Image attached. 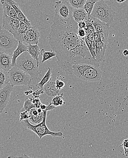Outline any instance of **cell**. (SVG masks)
I'll return each instance as SVG.
<instances>
[{
  "label": "cell",
  "mask_w": 128,
  "mask_h": 158,
  "mask_svg": "<svg viewBox=\"0 0 128 158\" xmlns=\"http://www.w3.org/2000/svg\"><path fill=\"white\" fill-rule=\"evenodd\" d=\"M78 25L79 28L85 29L86 25V22L85 21H80L78 22Z\"/></svg>",
  "instance_id": "d590c367"
},
{
  "label": "cell",
  "mask_w": 128,
  "mask_h": 158,
  "mask_svg": "<svg viewBox=\"0 0 128 158\" xmlns=\"http://www.w3.org/2000/svg\"><path fill=\"white\" fill-rule=\"evenodd\" d=\"M40 33L36 26L30 27L24 35L23 44L27 45H37L39 43Z\"/></svg>",
  "instance_id": "30bf717a"
},
{
  "label": "cell",
  "mask_w": 128,
  "mask_h": 158,
  "mask_svg": "<svg viewBox=\"0 0 128 158\" xmlns=\"http://www.w3.org/2000/svg\"><path fill=\"white\" fill-rule=\"evenodd\" d=\"M9 157H29L26 155H24V156H10Z\"/></svg>",
  "instance_id": "f35d334b"
},
{
  "label": "cell",
  "mask_w": 128,
  "mask_h": 158,
  "mask_svg": "<svg viewBox=\"0 0 128 158\" xmlns=\"http://www.w3.org/2000/svg\"><path fill=\"white\" fill-rule=\"evenodd\" d=\"M121 146H123L125 150V154L126 156H128V139L125 140L123 141Z\"/></svg>",
  "instance_id": "e575fe53"
},
{
  "label": "cell",
  "mask_w": 128,
  "mask_h": 158,
  "mask_svg": "<svg viewBox=\"0 0 128 158\" xmlns=\"http://www.w3.org/2000/svg\"><path fill=\"white\" fill-rule=\"evenodd\" d=\"M91 17L96 18L110 26L113 23L115 12L104 0H98L94 4Z\"/></svg>",
  "instance_id": "5b68a950"
},
{
  "label": "cell",
  "mask_w": 128,
  "mask_h": 158,
  "mask_svg": "<svg viewBox=\"0 0 128 158\" xmlns=\"http://www.w3.org/2000/svg\"><path fill=\"white\" fill-rule=\"evenodd\" d=\"M1 3L2 6L4 15L9 16L13 19H19L15 10L5 0H1Z\"/></svg>",
  "instance_id": "ffe728a7"
},
{
  "label": "cell",
  "mask_w": 128,
  "mask_h": 158,
  "mask_svg": "<svg viewBox=\"0 0 128 158\" xmlns=\"http://www.w3.org/2000/svg\"><path fill=\"white\" fill-rule=\"evenodd\" d=\"M90 22L95 28L96 32L109 35L110 27L109 24L101 22L96 18L92 17H91Z\"/></svg>",
  "instance_id": "4fadbf2b"
},
{
  "label": "cell",
  "mask_w": 128,
  "mask_h": 158,
  "mask_svg": "<svg viewBox=\"0 0 128 158\" xmlns=\"http://www.w3.org/2000/svg\"><path fill=\"white\" fill-rule=\"evenodd\" d=\"M52 76V70L51 68L48 67L47 69V72L46 74H45L44 76L42 78V80L40 81L39 83L36 84V87L39 88L40 90H43V87L45 84H47V82H49Z\"/></svg>",
  "instance_id": "7402d4cb"
},
{
  "label": "cell",
  "mask_w": 128,
  "mask_h": 158,
  "mask_svg": "<svg viewBox=\"0 0 128 158\" xmlns=\"http://www.w3.org/2000/svg\"><path fill=\"white\" fill-rule=\"evenodd\" d=\"M78 23L73 18L66 21L53 19L51 26L49 44L56 53L57 64L67 74H72L75 64L100 65V62L93 58L84 39L78 36Z\"/></svg>",
  "instance_id": "6da1fadb"
},
{
  "label": "cell",
  "mask_w": 128,
  "mask_h": 158,
  "mask_svg": "<svg viewBox=\"0 0 128 158\" xmlns=\"http://www.w3.org/2000/svg\"><path fill=\"white\" fill-rule=\"evenodd\" d=\"M12 68V55L0 52V69L8 72Z\"/></svg>",
  "instance_id": "5bb4252c"
},
{
  "label": "cell",
  "mask_w": 128,
  "mask_h": 158,
  "mask_svg": "<svg viewBox=\"0 0 128 158\" xmlns=\"http://www.w3.org/2000/svg\"><path fill=\"white\" fill-rule=\"evenodd\" d=\"M27 52L29 53L31 57L36 60L39 65V55L40 54L39 47L37 45H27Z\"/></svg>",
  "instance_id": "44dd1931"
},
{
  "label": "cell",
  "mask_w": 128,
  "mask_h": 158,
  "mask_svg": "<svg viewBox=\"0 0 128 158\" xmlns=\"http://www.w3.org/2000/svg\"><path fill=\"white\" fill-rule=\"evenodd\" d=\"M20 22L21 21L19 19H13L9 16L4 15L3 17L2 27L12 34L19 28Z\"/></svg>",
  "instance_id": "7c38bea8"
},
{
  "label": "cell",
  "mask_w": 128,
  "mask_h": 158,
  "mask_svg": "<svg viewBox=\"0 0 128 158\" xmlns=\"http://www.w3.org/2000/svg\"><path fill=\"white\" fill-rule=\"evenodd\" d=\"M43 114H39V115L37 116H31L28 120L34 123H36L38 124L43 121Z\"/></svg>",
  "instance_id": "f1b7e54d"
},
{
  "label": "cell",
  "mask_w": 128,
  "mask_h": 158,
  "mask_svg": "<svg viewBox=\"0 0 128 158\" xmlns=\"http://www.w3.org/2000/svg\"><path fill=\"white\" fill-rule=\"evenodd\" d=\"M93 39L95 43V59L100 62L104 60L107 44L102 41L99 33L96 31L93 33Z\"/></svg>",
  "instance_id": "9c48e42d"
},
{
  "label": "cell",
  "mask_w": 128,
  "mask_h": 158,
  "mask_svg": "<svg viewBox=\"0 0 128 158\" xmlns=\"http://www.w3.org/2000/svg\"><path fill=\"white\" fill-rule=\"evenodd\" d=\"M64 97L63 96V94H62L61 95H58L54 97L52 101L51 102L55 107L61 106L65 103L64 100Z\"/></svg>",
  "instance_id": "4316f807"
},
{
  "label": "cell",
  "mask_w": 128,
  "mask_h": 158,
  "mask_svg": "<svg viewBox=\"0 0 128 158\" xmlns=\"http://www.w3.org/2000/svg\"><path fill=\"white\" fill-rule=\"evenodd\" d=\"M72 74L82 80L90 82L99 81L102 77V72L99 66L89 64L73 65Z\"/></svg>",
  "instance_id": "7a4b0ae2"
},
{
  "label": "cell",
  "mask_w": 128,
  "mask_h": 158,
  "mask_svg": "<svg viewBox=\"0 0 128 158\" xmlns=\"http://www.w3.org/2000/svg\"><path fill=\"white\" fill-rule=\"evenodd\" d=\"M40 54L43 56V59L42 60V63H43L45 61L50 60L52 57L56 56V53L52 50L51 51L47 52L45 51L44 49H42L40 51Z\"/></svg>",
  "instance_id": "d4e9b609"
},
{
  "label": "cell",
  "mask_w": 128,
  "mask_h": 158,
  "mask_svg": "<svg viewBox=\"0 0 128 158\" xmlns=\"http://www.w3.org/2000/svg\"><path fill=\"white\" fill-rule=\"evenodd\" d=\"M47 106L46 105L44 104H43V103H41V105H40V108L42 109L43 110H46L47 109Z\"/></svg>",
  "instance_id": "8d00e7d4"
},
{
  "label": "cell",
  "mask_w": 128,
  "mask_h": 158,
  "mask_svg": "<svg viewBox=\"0 0 128 158\" xmlns=\"http://www.w3.org/2000/svg\"><path fill=\"white\" fill-rule=\"evenodd\" d=\"M54 19L59 21H66L72 18L73 8L68 2L57 1L55 2Z\"/></svg>",
  "instance_id": "ba28073f"
},
{
  "label": "cell",
  "mask_w": 128,
  "mask_h": 158,
  "mask_svg": "<svg viewBox=\"0 0 128 158\" xmlns=\"http://www.w3.org/2000/svg\"><path fill=\"white\" fill-rule=\"evenodd\" d=\"M32 101V103L35 105L36 108L38 109V108H40V105L41 104V102L40 101V99L39 98H31Z\"/></svg>",
  "instance_id": "836d02e7"
},
{
  "label": "cell",
  "mask_w": 128,
  "mask_h": 158,
  "mask_svg": "<svg viewBox=\"0 0 128 158\" xmlns=\"http://www.w3.org/2000/svg\"><path fill=\"white\" fill-rule=\"evenodd\" d=\"M43 91L47 95L54 97L59 95L60 90L56 88L55 81H49L45 84L43 87Z\"/></svg>",
  "instance_id": "e0dca14e"
},
{
  "label": "cell",
  "mask_w": 128,
  "mask_h": 158,
  "mask_svg": "<svg viewBox=\"0 0 128 158\" xmlns=\"http://www.w3.org/2000/svg\"><path fill=\"white\" fill-rule=\"evenodd\" d=\"M5 1L13 7V9L15 10L18 18L20 21L25 23L29 27H31V25L30 21H29L26 17L25 16L24 14L21 10L19 5L13 0H5Z\"/></svg>",
  "instance_id": "9a60e30c"
},
{
  "label": "cell",
  "mask_w": 128,
  "mask_h": 158,
  "mask_svg": "<svg viewBox=\"0 0 128 158\" xmlns=\"http://www.w3.org/2000/svg\"><path fill=\"white\" fill-rule=\"evenodd\" d=\"M13 89V85L9 83L3 88L0 89V114L7 106Z\"/></svg>",
  "instance_id": "8fae6325"
},
{
  "label": "cell",
  "mask_w": 128,
  "mask_h": 158,
  "mask_svg": "<svg viewBox=\"0 0 128 158\" xmlns=\"http://www.w3.org/2000/svg\"><path fill=\"white\" fill-rule=\"evenodd\" d=\"M72 16L73 19L77 23L80 21L90 22L91 18H89L87 13L83 8L79 9L73 8Z\"/></svg>",
  "instance_id": "2e32d148"
},
{
  "label": "cell",
  "mask_w": 128,
  "mask_h": 158,
  "mask_svg": "<svg viewBox=\"0 0 128 158\" xmlns=\"http://www.w3.org/2000/svg\"><path fill=\"white\" fill-rule=\"evenodd\" d=\"M87 0H68V3L74 9L83 8Z\"/></svg>",
  "instance_id": "484cf974"
},
{
  "label": "cell",
  "mask_w": 128,
  "mask_h": 158,
  "mask_svg": "<svg viewBox=\"0 0 128 158\" xmlns=\"http://www.w3.org/2000/svg\"><path fill=\"white\" fill-rule=\"evenodd\" d=\"M98 0H87L84 5L83 8L87 13L89 17L91 18V14L94 7V4Z\"/></svg>",
  "instance_id": "cb8c5ba5"
},
{
  "label": "cell",
  "mask_w": 128,
  "mask_h": 158,
  "mask_svg": "<svg viewBox=\"0 0 128 158\" xmlns=\"http://www.w3.org/2000/svg\"><path fill=\"white\" fill-rule=\"evenodd\" d=\"M123 55L125 56H128V50L126 49L123 51Z\"/></svg>",
  "instance_id": "74e56055"
},
{
  "label": "cell",
  "mask_w": 128,
  "mask_h": 158,
  "mask_svg": "<svg viewBox=\"0 0 128 158\" xmlns=\"http://www.w3.org/2000/svg\"><path fill=\"white\" fill-rule=\"evenodd\" d=\"M9 84L8 72L0 69V89Z\"/></svg>",
  "instance_id": "603a6c76"
},
{
  "label": "cell",
  "mask_w": 128,
  "mask_h": 158,
  "mask_svg": "<svg viewBox=\"0 0 128 158\" xmlns=\"http://www.w3.org/2000/svg\"><path fill=\"white\" fill-rule=\"evenodd\" d=\"M117 1V2L118 3H121L124 2H126V0H116Z\"/></svg>",
  "instance_id": "ab89813d"
},
{
  "label": "cell",
  "mask_w": 128,
  "mask_h": 158,
  "mask_svg": "<svg viewBox=\"0 0 128 158\" xmlns=\"http://www.w3.org/2000/svg\"><path fill=\"white\" fill-rule=\"evenodd\" d=\"M27 51V47L22 42L19 41L18 47L13 52L12 55V66L16 67L17 58L23 52Z\"/></svg>",
  "instance_id": "ac0fdd59"
},
{
  "label": "cell",
  "mask_w": 128,
  "mask_h": 158,
  "mask_svg": "<svg viewBox=\"0 0 128 158\" xmlns=\"http://www.w3.org/2000/svg\"><path fill=\"white\" fill-rule=\"evenodd\" d=\"M78 35L80 38L84 39L85 37L87 35L85 29L79 28L78 30Z\"/></svg>",
  "instance_id": "d6a6232c"
},
{
  "label": "cell",
  "mask_w": 128,
  "mask_h": 158,
  "mask_svg": "<svg viewBox=\"0 0 128 158\" xmlns=\"http://www.w3.org/2000/svg\"><path fill=\"white\" fill-rule=\"evenodd\" d=\"M18 44L19 41L12 33L0 26V52L12 55Z\"/></svg>",
  "instance_id": "8992f818"
},
{
  "label": "cell",
  "mask_w": 128,
  "mask_h": 158,
  "mask_svg": "<svg viewBox=\"0 0 128 158\" xmlns=\"http://www.w3.org/2000/svg\"></svg>",
  "instance_id": "b9f144b4"
},
{
  "label": "cell",
  "mask_w": 128,
  "mask_h": 158,
  "mask_svg": "<svg viewBox=\"0 0 128 158\" xmlns=\"http://www.w3.org/2000/svg\"><path fill=\"white\" fill-rule=\"evenodd\" d=\"M16 67L30 75L32 80L39 79L41 71L39 65L27 52H23L17 58Z\"/></svg>",
  "instance_id": "3957f363"
},
{
  "label": "cell",
  "mask_w": 128,
  "mask_h": 158,
  "mask_svg": "<svg viewBox=\"0 0 128 158\" xmlns=\"http://www.w3.org/2000/svg\"><path fill=\"white\" fill-rule=\"evenodd\" d=\"M47 111H48L47 108L46 110H43V121L36 125L31 124L30 123L28 119L23 120L21 121V123L25 129H28L35 133L39 136L40 139H41L44 136L47 135H51L53 137L63 136V134L62 132H53L47 128L46 123Z\"/></svg>",
  "instance_id": "277c9868"
},
{
  "label": "cell",
  "mask_w": 128,
  "mask_h": 158,
  "mask_svg": "<svg viewBox=\"0 0 128 158\" xmlns=\"http://www.w3.org/2000/svg\"><path fill=\"white\" fill-rule=\"evenodd\" d=\"M29 28V27L27 26L25 23L21 21L19 28L15 32L12 33V35L18 41L23 43L24 35Z\"/></svg>",
  "instance_id": "d6986e66"
},
{
  "label": "cell",
  "mask_w": 128,
  "mask_h": 158,
  "mask_svg": "<svg viewBox=\"0 0 128 158\" xmlns=\"http://www.w3.org/2000/svg\"><path fill=\"white\" fill-rule=\"evenodd\" d=\"M30 117L28 111H23L20 114V121H22L25 119H29Z\"/></svg>",
  "instance_id": "4dcf8cb0"
},
{
  "label": "cell",
  "mask_w": 128,
  "mask_h": 158,
  "mask_svg": "<svg viewBox=\"0 0 128 158\" xmlns=\"http://www.w3.org/2000/svg\"><path fill=\"white\" fill-rule=\"evenodd\" d=\"M105 1V0H104ZM106 1H109V0H106Z\"/></svg>",
  "instance_id": "60d3db41"
},
{
  "label": "cell",
  "mask_w": 128,
  "mask_h": 158,
  "mask_svg": "<svg viewBox=\"0 0 128 158\" xmlns=\"http://www.w3.org/2000/svg\"><path fill=\"white\" fill-rule=\"evenodd\" d=\"M85 30L87 35L93 33L96 31L92 24L91 23V22H86V25L85 27Z\"/></svg>",
  "instance_id": "f546056e"
},
{
  "label": "cell",
  "mask_w": 128,
  "mask_h": 158,
  "mask_svg": "<svg viewBox=\"0 0 128 158\" xmlns=\"http://www.w3.org/2000/svg\"><path fill=\"white\" fill-rule=\"evenodd\" d=\"M55 82V85L56 88L59 90L64 89L65 86V83L64 81L61 80H56Z\"/></svg>",
  "instance_id": "1f68e13d"
},
{
  "label": "cell",
  "mask_w": 128,
  "mask_h": 158,
  "mask_svg": "<svg viewBox=\"0 0 128 158\" xmlns=\"http://www.w3.org/2000/svg\"><path fill=\"white\" fill-rule=\"evenodd\" d=\"M9 83L14 86L27 85L32 81L30 75L17 67H13L8 72Z\"/></svg>",
  "instance_id": "52a82bcc"
},
{
  "label": "cell",
  "mask_w": 128,
  "mask_h": 158,
  "mask_svg": "<svg viewBox=\"0 0 128 158\" xmlns=\"http://www.w3.org/2000/svg\"><path fill=\"white\" fill-rule=\"evenodd\" d=\"M36 108V107H35V105L32 103L31 98H27L25 101L23 108L22 109V110H24V111H29L32 108Z\"/></svg>",
  "instance_id": "83f0119b"
}]
</instances>
